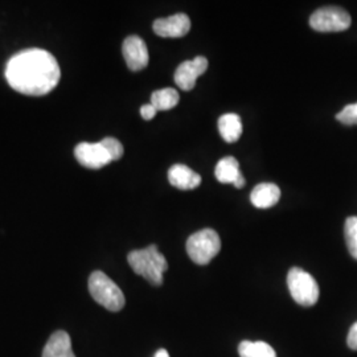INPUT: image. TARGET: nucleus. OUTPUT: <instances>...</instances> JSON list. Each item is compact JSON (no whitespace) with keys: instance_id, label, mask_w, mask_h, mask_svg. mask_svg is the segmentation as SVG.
Segmentation results:
<instances>
[{"instance_id":"f257e3e1","label":"nucleus","mask_w":357,"mask_h":357,"mask_svg":"<svg viewBox=\"0 0 357 357\" xmlns=\"http://www.w3.org/2000/svg\"><path fill=\"white\" fill-rule=\"evenodd\" d=\"M60 66L50 52L26 50L8 61L6 78L13 89L26 96H44L60 81Z\"/></svg>"},{"instance_id":"f03ea898","label":"nucleus","mask_w":357,"mask_h":357,"mask_svg":"<svg viewBox=\"0 0 357 357\" xmlns=\"http://www.w3.org/2000/svg\"><path fill=\"white\" fill-rule=\"evenodd\" d=\"M128 265L135 274L143 277L153 286L163 284V274L168 270L166 257L156 245H150L141 250H132L128 255Z\"/></svg>"},{"instance_id":"7ed1b4c3","label":"nucleus","mask_w":357,"mask_h":357,"mask_svg":"<svg viewBox=\"0 0 357 357\" xmlns=\"http://www.w3.org/2000/svg\"><path fill=\"white\" fill-rule=\"evenodd\" d=\"M88 286L91 298L106 310L118 312L125 307L126 299L122 290L102 271H93Z\"/></svg>"},{"instance_id":"20e7f679","label":"nucleus","mask_w":357,"mask_h":357,"mask_svg":"<svg viewBox=\"0 0 357 357\" xmlns=\"http://www.w3.org/2000/svg\"><path fill=\"white\" fill-rule=\"evenodd\" d=\"M287 286L294 301L301 306H314L319 301V286L315 278L303 268H290Z\"/></svg>"},{"instance_id":"39448f33","label":"nucleus","mask_w":357,"mask_h":357,"mask_svg":"<svg viewBox=\"0 0 357 357\" xmlns=\"http://www.w3.org/2000/svg\"><path fill=\"white\" fill-rule=\"evenodd\" d=\"M221 240L216 230H199L187 241V253L197 265H208L220 252Z\"/></svg>"},{"instance_id":"423d86ee","label":"nucleus","mask_w":357,"mask_h":357,"mask_svg":"<svg viewBox=\"0 0 357 357\" xmlns=\"http://www.w3.org/2000/svg\"><path fill=\"white\" fill-rule=\"evenodd\" d=\"M349 13L340 7L328 6L311 15L310 26L318 32H342L351 26Z\"/></svg>"},{"instance_id":"0eeeda50","label":"nucleus","mask_w":357,"mask_h":357,"mask_svg":"<svg viewBox=\"0 0 357 357\" xmlns=\"http://www.w3.org/2000/svg\"><path fill=\"white\" fill-rule=\"evenodd\" d=\"M75 155L81 166L91 168V169L102 168V167L107 166L110 162H113L110 155L105 150V147L100 142L98 143H86V142L79 143L75 150Z\"/></svg>"},{"instance_id":"6e6552de","label":"nucleus","mask_w":357,"mask_h":357,"mask_svg":"<svg viewBox=\"0 0 357 357\" xmlns=\"http://www.w3.org/2000/svg\"><path fill=\"white\" fill-rule=\"evenodd\" d=\"M208 69V60L204 56H197L193 60L184 61L178 65L176 72H175V82L178 88L185 91L195 88L197 77L204 75Z\"/></svg>"},{"instance_id":"1a4fd4ad","label":"nucleus","mask_w":357,"mask_h":357,"mask_svg":"<svg viewBox=\"0 0 357 357\" xmlns=\"http://www.w3.org/2000/svg\"><path fill=\"white\" fill-rule=\"evenodd\" d=\"M122 52L130 70L139 72L149 65V50L146 43L139 36L132 35L126 38L122 45Z\"/></svg>"},{"instance_id":"9d476101","label":"nucleus","mask_w":357,"mask_h":357,"mask_svg":"<svg viewBox=\"0 0 357 357\" xmlns=\"http://www.w3.org/2000/svg\"><path fill=\"white\" fill-rule=\"evenodd\" d=\"M153 29L160 38H183L191 29V20L185 13H176L166 19L155 20Z\"/></svg>"},{"instance_id":"9b49d317","label":"nucleus","mask_w":357,"mask_h":357,"mask_svg":"<svg viewBox=\"0 0 357 357\" xmlns=\"http://www.w3.org/2000/svg\"><path fill=\"white\" fill-rule=\"evenodd\" d=\"M215 175L220 183L233 184L236 188H243L246 184L243 172L240 171V163L233 156H227L217 163Z\"/></svg>"},{"instance_id":"f8f14e48","label":"nucleus","mask_w":357,"mask_h":357,"mask_svg":"<svg viewBox=\"0 0 357 357\" xmlns=\"http://www.w3.org/2000/svg\"><path fill=\"white\" fill-rule=\"evenodd\" d=\"M168 181L175 188L188 191L202 184V176L185 165H174L168 169Z\"/></svg>"},{"instance_id":"ddd939ff","label":"nucleus","mask_w":357,"mask_h":357,"mask_svg":"<svg viewBox=\"0 0 357 357\" xmlns=\"http://www.w3.org/2000/svg\"><path fill=\"white\" fill-rule=\"evenodd\" d=\"M281 199V190L277 184L261 183L255 185L250 195V202L255 208L268 209L277 204Z\"/></svg>"},{"instance_id":"4468645a","label":"nucleus","mask_w":357,"mask_h":357,"mask_svg":"<svg viewBox=\"0 0 357 357\" xmlns=\"http://www.w3.org/2000/svg\"><path fill=\"white\" fill-rule=\"evenodd\" d=\"M43 357H76L72 349L70 336L65 331L52 333L50 340L44 347Z\"/></svg>"},{"instance_id":"2eb2a0df","label":"nucleus","mask_w":357,"mask_h":357,"mask_svg":"<svg viewBox=\"0 0 357 357\" xmlns=\"http://www.w3.org/2000/svg\"><path fill=\"white\" fill-rule=\"evenodd\" d=\"M218 131L224 141L234 143L243 135V121L240 115L234 113L221 115L218 119Z\"/></svg>"},{"instance_id":"dca6fc26","label":"nucleus","mask_w":357,"mask_h":357,"mask_svg":"<svg viewBox=\"0 0 357 357\" xmlns=\"http://www.w3.org/2000/svg\"><path fill=\"white\" fill-rule=\"evenodd\" d=\"M178 90L174 88H165V89L156 90L151 96V105L158 112H166L174 109L178 103Z\"/></svg>"},{"instance_id":"f3484780","label":"nucleus","mask_w":357,"mask_h":357,"mask_svg":"<svg viewBox=\"0 0 357 357\" xmlns=\"http://www.w3.org/2000/svg\"><path fill=\"white\" fill-rule=\"evenodd\" d=\"M238 354L241 357H277L275 351L265 342L245 340L238 345Z\"/></svg>"},{"instance_id":"a211bd4d","label":"nucleus","mask_w":357,"mask_h":357,"mask_svg":"<svg viewBox=\"0 0 357 357\" xmlns=\"http://www.w3.org/2000/svg\"><path fill=\"white\" fill-rule=\"evenodd\" d=\"M344 236L349 255L357 259V216L347 218L344 225Z\"/></svg>"},{"instance_id":"6ab92c4d","label":"nucleus","mask_w":357,"mask_h":357,"mask_svg":"<svg viewBox=\"0 0 357 357\" xmlns=\"http://www.w3.org/2000/svg\"><path fill=\"white\" fill-rule=\"evenodd\" d=\"M336 119L347 126L357 125V102L347 105L342 112L336 114Z\"/></svg>"},{"instance_id":"aec40b11","label":"nucleus","mask_w":357,"mask_h":357,"mask_svg":"<svg viewBox=\"0 0 357 357\" xmlns=\"http://www.w3.org/2000/svg\"><path fill=\"white\" fill-rule=\"evenodd\" d=\"M100 143L102 144L105 150L110 155L113 162L114 160H119L122 158V155H123V146L118 139H115V138H105Z\"/></svg>"},{"instance_id":"412c9836","label":"nucleus","mask_w":357,"mask_h":357,"mask_svg":"<svg viewBox=\"0 0 357 357\" xmlns=\"http://www.w3.org/2000/svg\"><path fill=\"white\" fill-rule=\"evenodd\" d=\"M347 344H348L351 349L357 351V321L349 330L348 337H347Z\"/></svg>"},{"instance_id":"4be33fe9","label":"nucleus","mask_w":357,"mask_h":357,"mask_svg":"<svg viewBox=\"0 0 357 357\" xmlns=\"http://www.w3.org/2000/svg\"><path fill=\"white\" fill-rule=\"evenodd\" d=\"M158 113V110L153 107L151 103H149V105H143L141 107V115L143 119H146V121H151L153 116L156 115Z\"/></svg>"},{"instance_id":"5701e85b","label":"nucleus","mask_w":357,"mask_h":357,"mask_svg":"<svg viewBox=\"0 0 357 357\" xmlns=\"http://www.w3.org/2000/svg\"><path fill=\"white\" fill-rule=\"evenodd\" d=\"M153 357H169V354L167 352L166 349H159L156 354H155V356Z\"/></svg>"}]
</instances>
